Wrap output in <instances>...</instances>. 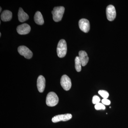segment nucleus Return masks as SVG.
<instances>
[{"label": "nucleus", "instance_id": "412c9836", "mask_svg": "<svg viewBox=\"0 0 128 128\" xmlns=\"http://www.w3.org/2000/svg\"><path fill=\"white\" fill-rule=\"evenodd\" d=\"M1 36V33H0V36Z\"/></svg>", "mask_w": 128, "mask_h": 128}, {"label": "nucleus", "instance_id": "9b49d317", "mask_svg": "<svg viewBox=\"0 0 128 128\" xmlns=\"http://www.w3.org/2000/svg\"><path fill=\"white\" fill-rule=\"evenodd\" d=\"M79 57L81 62L82 65V66L86 65L89 60L86 52L84 50H80L79 52Z\"/></svg>", "mask_w": 128, "mask_h": 128}, {"label": "nucleus", "instance_id": "6ab92c4d", "mask_svg": "<svg viewBox=\"0 0 128 128\" xmlns=\"http://www.w3.org/2000/svg\"><path fill=\"white\" fill-rule=\"evenodd\" d=\"M102 104L105 105H109L111 103V102L107 98H103L102 100Z\"/></svg>", "mask_w": 128, "mask_h": 128}, {"label": "nucleus", "instance_id": "dca6fc26", "mask_svg": "<svg viewBox=\"0 0 128 128\" xmlns=\"http://www.w3.org/2000/svg\"><path fill=\"white\" fill-rule=\"evenodd\" d=\"M98 94L104 98H107L109 96L108 92L104 90H100L98 92Z\"/></svg>", "mask_w": 128, "mask_h": 128}, {"label": "nucleus", "instance_id": "7ed1b4c3", "mask_svg": "<svg viewBox=\"0 0 128 128\" xmlns=\"http://www.w3.org/2000/svg\"><path fill=\"white\" fill-rule=\"evenodd\" d=\"M59 98L55 92H50L46 97V103L49 106L53 107L58 104Z\"/></svg>", "mask_w": 128, "mask_h": 128}, {"label": "nucleus", "instance_id": "39448f33", "mask_svg": "<svg viewBox=\"0 0 128 128\" xmlns=\"http://www.w3.org/2000/svg\"><path fill=\"white\" fill-rule=\"evenodd\" d=\"M60 84L64 90L68 91L71 88V81L70 78L66 75H64L60 80Z\"/></svg>", "mask_w": 128, "mask_h": 128}, {"label": "nucleus", "instance_id": "0eeeda50", "mask_svg": "<svg viewBox=\"0 0 128 128\" xmlns=\"http://www.w3.org/2000/svg\"><path fill=\"white\" fill-rule=\"evenodd\" d=\"M72 118V115L70 114H60L53 117L52 118V121L53 122L57 123L60 121H68L71 119Z\"/></svg>", "mask_w": 128, "mask_h": 128}, {"label": "nucleus", "instance_id": "f257e3e1", "mask_svg": "<svg viewBox=\"0 0 128 128\" xmlns=\"http://www.w3.org/2000/svg\"><path fill=\"white\" fill-rule=\"evenodd\" d=\"M57 55L60 58H63L66 55L67 52V45L66 41L64 39L60 40L57 45Z\"/></svg>", "mask_w": 128, "mask_h": 128}, {"label": "nucleus", "instance_id": "a211bd4d", "mask_svg": "<svg viewBox=\"0 0 128 128\" xmlns=\"http://www.w3.org/2000/svg\"><path fill=\"white\" fill-rule=\"evenodd\" d=\"M100 99L98 96H94L92 98V102L93 104H98L100 103Z\"/></svg>", "mask_w": 128, "mask_h": 128}, {"label": "nucleus", "instance_id": "6e6552de", "mask_svg": "<svg viewBox=\"0 0 128 128\" xmlns=\"http://www.w3.org/2000/svg\"><path fill=\"white\" fill-rule=\"evenodd\" d=\"M80 28L82 32L87 33L90 29V24L89 20L85 18H82L79 22Z\"/></svg>", "mask_w": 128, "mask_h": 128}, {"label": "nucleus", "instance_id": "ddd939ff", "mask_svg": "<svg viewBox=\"0 0 128 128\" xmlns=\"http://www.w3.org/2000/svg\"><path fill=\"white\" fill-rule=\"evenodd\" d=\"M18 20L20 22H24L26 21L29 18V16L24 11L22 8H19L18 13Z\"/></svg>", "mask_w": 128, "mask_h": 128}, {"label": "nucleus", "instance_id": "20e7f679", "mask_svg": "<svg viewBox=\"0 0 128 128\" xmlns=\"http://www.w3.org/2000/svg\"><path fill=\"white\" fill-rule=\"evenodd\" d=\"M18 52L20 55L24 56L26 58L30 59L32 58L33 54L32 51L27 47L22 46L18 47Z\"/></svg>", "mask_w": 128, "mask_h": 128}, {"label": "nucleus", "instance_id": "1a4fd4ad", "mask_svg": "<svg viewBox=\"0 0 128 128\" xmlns=\"http://www.w3.org/2000/svg\"><path fill=\"white\" fill-rule=\"evenodd\" d=\"M17 32L19 34H26L29 33L31 30L30 25L27 24H23L19 25L16 28Z\"/></svg>", "mask_w": 128, "mask_h": 128}, {"label": "nucleus", "instance_id": "f03ea898", "mask_svg": "<svg viewBox=\"0 0 128 128\" xmlns=\"http://www.w3.org/2000/svg\"><path fill=\"white\" fill-rule=\"evenodd\" d=\"M64 10L65 8L64 6L54 7L52 12L54 20L57 22L61 20L63 17Z\"/></svg>", "mask_w": 128, "mask_h": 128}, {"label": "nucleus", "instance_id": "9d476101", "mask_svg": "<svg viewBox=\"0 0 128 128\" xmlns=\"http://www.w3.org/2000/svg\"><path fill=\"white\" fill-rule=\"evenodd\" d=\"M45 78L42 76H40L37 80V86L38 90L40 92H42L45 87Z\"/></svg>", "mask_w": 128, "mask_h": 128}, {"label": "nucleus", "instance_id": "f8f14e48", "mask_svg": "<svg viewBox=\"0 0 128 128\" xmlns=\"http://www.w3.org/2000/svg\"><path fill=\"white\" fill-rule=\"evenodd\" d=\"M1 19L3 22H8L11 20L12 17V13L8 10H5L2 13Z\"/></svg>", "mask_w": 128, "mask_h": 128}, {"label": "nucleus", "instance_id": "f3484780", "mask_svg": "<svg viewBox=\"0 0 128 128\" xmlns=\"http://www.w3.org/2000/svg\"><path fill=\"white\" fill-rule=\"evenodd\" d=\"M95 108L96 110H105V107L102 104L99 103L95 105Z\"/></svg>", "mask_w": 128, "mask_h": 128}, {"label": "nucleus", "instance_id": "2eb2a0df", "mask_svg": "<svg viewBox=\"0 0 128 128\" xmlns=\"http://www.w3.org/2000/svg\"><path fill=\"white\" fill-rule=\"evenodd\" d=\"M75 63L76 70L78 72H80L82 70V64L79 56H77L76 57L75 60Z\"/></svg>", "mask_w": 128, "mask_h": 128}, {"label": "nucleus", "instance_id": "423d86ee", "mask_svg": "<svg viewBox=\"0 0 128 128\" xmlns=\"http://www.w3.org/2000/svg\"><path fill=\"white\" fill-rule=\"evenodd\" d=\"M107 18L110 21H112L116 18V11L115 8L113 5L108 6L106 9Z\"/></svg>", "mask_w": 128, "mask_h": 128}, {"label": "nucleus", "instance_id": "aec40b11", "mask_svg": "<svg viewBox=\"0 0 128 128\" xmlns=\"http://www.w3.org/2000/svg\"><path fill=\"white\" fill-rule=\"evenodd\" d=\"M0 12H1L2 9V8L1 7H0Z\"/></svg>", "mask_w": 128, "mask_h": 128}, {"label": "nucleus", "instance_id": "4468645a", "mask_svg": "<svg viewBox=\"0 0 128 128\" xmlns=\"http://www.w3.org/2000/svg\"><path fill=\"white\" fill-rule=\"evenodd\" d=\"M34 19L35 22L38 25H43L44 22L42 15L40 12L38 11L35 13Z\"/></svg>", "mask_w": 128, "mask_h": 128}]
</instances>
